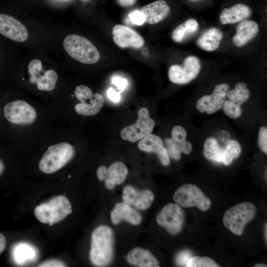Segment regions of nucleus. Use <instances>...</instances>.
Returning <instances> with one entry per match:
<instances>
[{
	"mask_svg": "<svg viewBox=\"0 0 267 267\" xmlns=\"http://www.w3.org/2000/svg\"><path fill=\"white\" fill-rule=\"evenodd\" d=\"M113 232L105 225L96 228L91 234L89 258L91 262L97 267L108 265L113 256Z\"/></svg>",
	"mask_w": 267,
	"mask_h": 267,
	"instance_id": "f257e3e1",
	"label": "nucleus"
},
{
	"mask_svg": "<svg viewBox=\"0 0 267 267\" xmlns=\"http://www.w3.org/2000/svg\"><path fill=\"white\" fill-rule=\"evenodd\" d=\"M34 213L40 222L52 225L72 213V205L66 197L58 195L37 206Z\"/></svg>",
	"mask_w": 267,
	"mask_h": 267,
	"instance_id": "f03ea898",
	"label": "nucleus"
},
{
	"mask_svg": "<svg viewBox=\"0 0 267 267\" xmlns=\"http://www.w3.org/2000/svg\"><path fill=\"white\" fill-rule=\"evenodd\" d=\"M75 149L68 142H61L48 147L39 162L40 170L49 174L56 172L73 157Z\"/></svg>",
	"mask_w": 267,
	"mask_h": 267,
	"instance_id": "7ed1b4c3",
	"label": "nucleus"
},
{
	"mask_svg": "<svg viewBox=\"0 0 267 267\" xmlns=\"http://www.w3.org/2000/svg\"><path fill=\"white\" fill-rule=\"evenodd\" d=\"M63 46L67 53L75 60L85 64H94L100 59L96 47L86 38L70 34L63 41Z\"/></svg>",
	"mask_w": 267,
	"mask_h": 267,
	"instance_id": "20e7f679",
	"label": "nucleus"
},
{
	"mask_svg": "<svg viewBox=\"0 0 267 267\" xmlns=\"http://www.w3.org/2000/svg\"><path fill=\"white\" fill-rule=\"evenodd\" d=\"M256 212L255 206L251 202L238 204L225 211L223 224L233 233L241 235L245 225L254 219Z\"/></svg>",
	"mask_w": 267,
	"mask_h": 267,
	"instance_id": "39448f33",
	"label": "nucleus"
},
{
	"mask_svg": "<svg viewBox=\"0 0 267 267\" xmlns=\"http://www.w3.org/2000/svg\"><path fill=\"white\" fill-rule=\"evenodd\" d=\"M174 200L183 207H196L205 212L211 205V200L196 185L186 184L178 187L173 195Z\"/></svg>",
	"mask_w": 267,
	"mask_h": 267,
	"instance_id": "423d86ee",
	"label": "nucleus"
},
{
	"mask_svg": "<svg viewBox=\"0 0 267 267\" xmlns=\"http://www.w3.org/2000/svg\"><path fill=\"white\" fill-rule=\"evenodd\" d=\"M138 119L135 123L123 128L120 136L124 140L134 142L151 134L155 126V121L151 118L148 109L141 108L137 112Z\"/></svg>",
	"mask_w": 267,
	"mask_h": 267,
	"instance_id": "0eeeda50",
	"label": "nucleus"
},
{
	"mask_svg": "<svg viewBox=\"0 0 267 267\" xmlns=\"http://www.w3.org/2000/svg\"><path fill=\"white\" fill-rule=\"evenodd\" d=\"M3 112L5 119L14 124H30L37 118L35 109L23 100H15L8 103L4 106Z\"/></svg>",
	"mask_w": 267,
	"mask_h": 267,
	"instance_id": "6e6552de",
	"label": "nucleus"
},
{
	"mask_svg": "<svg viewBox=\"0 0 267 267\" xmlns=\"http://www.w3.org/2000/svg\"><path fill=\"white\" fill-rule=\"evenodd\" d=\"M158 224L165 228L170 233L177 234L181 230L184 222V213L177 203L165 205L156 217Z\"/></svg>",
	"mask_w": 267,
	"mask_h": 267,
	"instance_id": "1a4fd4ad",
	"label": "nucleus"
},
{
	"mask_svg": "<svg viewBox=\"0 0 267 267\" xmlns=\"http://www.w3.org/2000/svg\"><path fill=\"white\" fill-rule=\"evenodd\" d=\"M201 69L199 59L194 56H189L185 58L182 66L172 65L168 71L170 80L177 84H187L198 75Z\"/></svg>",
	"mask_w": 267,
	"mask_h": 267,
	"instance_id": "9d476101",
	"label": "nucleus"
},
{
	"mask_svg": "<svg viewBox=\"0 0 267 267\" xmlns=\"http://www.w3.org/2000/svg\"><path fill=\"white\" fill-rule=\"evenodd\" d=\"M43 70L40 60L35 59L31 60L28 65L30 81L33 84H36L40 90L51 91L55 88L57 80V73L53 70H48L42 75Z\"/></svg>",
	"mask_w": 267,
	"mask_h": 267,
	"instance_id": "9b49d317",
	"label": "nucleus"
},
{
	"mask_svg": "<svg viewBox=\"0 0 267 267\" xmlns=\"http://www.w3.org/2000/svg\"><path fill=\"white\" fill-rule=\"evenodd\" d=\"M229 89L227 84L217 85L211 95H204L198 99L196 103L198 111L211 114L220 110L222 107Z\"/></svg>",
	"mask_w": 267,
	"mask_h": 267,
	"instance_id": "f8f14e48",
	"label": "nucleus"
},
{
	"mask_svg": "<svg viewBox=\"0 0 267 267\" xmlns=\"http://www.w3.org/2000/svg\"><path fill=\"white\" fill-rule=\"evenodd\" d=\"M128 173L126 165L122 162H115L108 168L101 165L96 170L97 178L105 181L106 187L113 189L116 184L122 183L125 180Z\"/></svg>",
	"mask_w": 267,
	"mask_h": 267,
	"instance_id": "ddd939ff",
	"label": "nucleus"
},
{
	"mask_svg": "<svg viewBox=\"0 0 267 267\" xmlns=\"http://www.w3.org/2000/svg\"><path fill=\"white\" fill-rule=\"evenodd\" d=\"M0 34L18 42L25 41L28 37L25 26L15 18L5 14H0Z\"/></svg>",
	"mask_w": 267,
	"mask_h": 267,
	"instance_id": "4468645a",
	"label": "nucleus"
},
{
	"mask_svg": "<svg viewBox=\"0 0 267 267\" xmlns=\"http://www.w3.org/2000/svg\"><path fill=\"white\" fill-rule=\"evenodd\" d=\"M113 40L119 47L141 48L144 41L141 35L132 29L120 24L115 25L112 30Z\"/></svg>",
	"mask_w": 267,
	"mask_h": 267,
	"instance_id": "2eb2a0df",
	"label": "nucleus"
},
{
	"mask_svg": "<svg viewBox=\"0 0 267 267\" xmlns=\"http://www.w3.org/2000/svg\"><path fill=\"white\" fill-rule=\"evenodd\" d=\"M122 198L126 203L133 205L136 209L144 210L151 206L154 195L149 190L138 191L131 185H127L123 188Z\"/></svg>",
	"mask_w": 267,
	"mask_h": 267,
	"instance_id": "dca6fc26",
	"label": "nucleus"
},
{
	"mask_svg": "<svg viewBox=\"0 0 267 267\" xmlns=\"http://www.w3.org/2000/svg\"><path fill=\"white\" fill-rule=\"evenodd\" d=\"M138 147L142 151L156 154L163 165L170 164L169 156L159 136L151 134H148L139 141Z\"/></svg>",
	"mask_w": 267,
	"mask_h": 267,
	"instance_id": "f3484780",
	"label": "nucleus"
},
{
	"mask_svg": "<svg viewBox=\"0 0 267 267\" xmlns=\"http://www.w3.org/2000/svg\"><path fill=\"white\" fill-rule=\"evenodd\" d=\"M171 9L164 0H158L143 6L141 10L146 23L157 24L166 18Z\"/></svg>",
	"mask_w": 267,
	"mask_h": 267,
	"instance_id": "a211bd4d",
	"label": "nucleus"
},
{
	"mask_svg": "<svg viewBox=\"0 0 267 267\" xmlns=\"http://www.w3.org/2000/svg\"><path fill=\"white\" fill-rule=\"evenodd\" d=\"M110 217L112 222L115 224L125 220L132 224L138 225L142 221L140 214L125 202L116 204L110 213Z\"/></svg>",
	"mask_w": 267,
	"mask_h": 267,
	"instance_id": "6ab92c4d",
	"label": "nucleus"
},
{
	"mask_svg": "<svg viewBox=\"0 0 267 267\" xmlns=\"http://www.w3.org/2000/svg\"><path fill=\"white\" fill-rule=\"evenodd\" d=\"M259 26L255 21L243 20L236 27V33L232 38L233 44L241 47L253 39L258 34Z\"/></svg>",
	"mask_w": 267,
	"mask_h": 267,
	"instance_id": "aec40b11",
	"label": "nucleus"
},
{
	"mask_svg": "<svg viewBox=\"0 0 267 267\" xmlns=\"http://www.w3.org/2000/svg\"><path fill=\"white\" fill-rule=\"evenodd\" d=\"M252 13L251 8L242 3L236 4L229 8H224L220 16L222 24H234L245 20Z\"/></svg>",
	"mask_w": 267,
	"mask_h": 267,
	"instance_id": "412c9836",
	"label": "nucleus"
},
{
	"mask_svg": "<svg viewBox=\"0 0 267 267\" xmlns=\"http://www.w3.org/2000/svg\"><path fill=\"white\" fill-rule=\"evenodd\" d=\"M131 264L140 267H158L159 263L156 258L148 250L136 247L131 250L127 256Z\"/></svg>",
	"mask_w": 267,
	"mask_h": 267,
	"instance_id": "4be33fe9",
	"label": "nucleus"
},
{
	"mask_svg": "<svg viewBox=\"0 0 267 267\" xmlns=\"http://www.w3.org/2000/svg\"><path fill=\"white\" fill-rule=\"evenodd\" d=\"M104 104V98L99 93L92 96L75 106L76 112L79 115L91 116L99 112Z\"/></svg>",
	"mask_w": 267,
	"mask_h": 267,
	"instance_id": "5701e85b",
	"label": "nucleus"
},
{
	"mask_svg": "<svg viewBox=\"0 0 267 267\" xmlns=\"http://www.w3.org/2000/svg\"><path fill=\"white\" fill-rule=\"evenodd\" d=\"M222 37L223 34L219 29L211 28L198 39L197 44L205 50L214 51L219 47Z\"/></svg>",
	"mask_w": 267,
	"mask_h": 267,
	"instance_id": "b1692460",
	"label": "nucleus"
},
{
	"mask_svg": "<svg viewBox=\"0 0 267 267\" xmlns=\"http://www.w3.org/2000/svg\"><path fill=\"white\" fill-rule=\"evenodd\" d=\"M171 134V139L178 150L185 154L190 153L192 146L186 140L187 133L185 129L180 126H176L173 128Z\"/></svg>",
	"mask_w": 267,
	"mask_h": 267,
	"instance_id": "393cba45",
	"label": "nucleus"
},
{
	"mask_svg": "<svg viewBox=\"0 0 267 267\" xmlns=\"http://www.w3.org/2000/svg\"><path fill=\"white\" fill-rule=\"evenodd\" d=\"M198 27V23L196 20L189 19L175 29L172 33V39L176 43H180L187 37L195 33Z\"/></svg>",
	"mask_w": 267,
	"mask_h": 267,
	"instance_id": "a878e982",
	"label": "nucleus"
},
{
	"mask_svg": "<svg viewBox=\"0 0 267 267\" xmlns=\"http://www.w3.org/2000/svg\"><path fill=\"white\" fill-rule=\"evenodd\" d=\"M224 148L214 137L208 138L204 145V155L206 158L217 163H222Z\"/></svg>",
	"mask_w": 267,
	"mask_h": 267,
	"instance_id": "bb28decb",
	"label": "nucleus"
},
{
	"mask_svg": "<svg viewBox=\"0 0 267 267\" xmlns=\"http://www.w3.org/2000/svg\"><path fill=\"white\" fill-rule=\"evenodd\" d=\"M250 94V90L247 88V85L239 82L235 85L234 89L227 91L226 97L228 100L241 106L248 99Z\"/></svg>",
	"mask_w": 267,
	"mask_h": 267,
	"instance_id": "cd10ccee",
	"label": "nucleus"
},
{
	"mask_svg": "<svg viewBox=\"0 0 267 267\" xmlns=\"http://www.w3.org/2000/svg\"><path fill=\"white\" fill-rule=\"evenodd\" d=\"M241 147L239 142L234 139L229 140L224 148L222 163L228 166L240 155Z\"/></svg>",
	"mask_w": 267,
	"mask_h": 267,
	"instance_id": "c85d7f7f",
	"label": "nucleus"
},
{
	"mask_svg": "<svg viewBox=\"0 0 267 267\" xmlns=\"http://www.w3.org/2000/svg\"><path fill=\"white\" fill-rule=\"evenodd\" d=\"M186 267H218L220 266L213 259L207 257H191L187 261Z\"/></svg>",
	"mask_w": 267,
	"mask_h": 267,
	"instance_id": "c756f323",
	"label": "nucleus"
},
{
	"mask_svg": "<svg viewBox=\"0 0 267 267\" xmlns=\"http://www.w3.org/2000/svg\"><path fill=\"white\" fill-rule=\"evenodd\" d=\"M222 108L224 114L230 118L236 119L241 115V106L235 102L228 100H225Z\"/></svg>",
	"mask_w": 267,
	"mask_h": 267,
	"instance_id": "7c9ffc66",
	"label": "nucleus"
},
{
	"mask_svg": "<svg viewBox=\"0 0 267 267\" xmlns=\"http://www.w3.org/2000/svg\"><path fill=\"white\" fill-rule=\"evenodd\" d=\"M77 98L81 102L90 98L92 94L91 89L85 85L78 86L75 90Z\"/></svg>",
	"mask_w": 267,
	"mask_h": 267,
	"instance_id": "2f4dec72",
	"label": "nucleus"
},
{
	"mask_svg": "<svg viewBox=\"0 0 267 267\" xmlns=\"http://www.w3.org/2000/svg\"><path fill=\"white\" fill-rule=\"evenodd\" d=\"M30 249L26 246H19L18 247H17L14 251V257L17 261L16 262H21L22 260L23 261L29 259V257L31 255H33L32 253L33 251Z\"/></svg>",
	"mask_w": 267,
	"mask_h": 267,
	"instance_id": "473e14b6",
	"label": "nucleus"
},
{
	"mask_svg": "<svg viewBox=\"0 0 267 267\" xmlns=\"http://www.w3.org/2000/svg\"><path fill=\"white\" fill-rule=\"evenodd\" d=\"M165 142L166 146V149L169 156H170L171 157H172L175 160H179L181 157V152L174 144L171 139L169 138H167L165 139Z\"/></svg>",
	"mask_w": 267,
	"mask_h": 267,
	"instance_id": "72a5a7b5",
	"label": "nucleus"
},
{
	"mask_svg": "<svg viewBox=\"0 0 267 267\" xmlns=\"http://www.w3.org/2000/svg\"><path fill=\"white\" fill-rule=\"evenodd\" d=\"M258 144L263 152L267 153V128L262 127L259 130L258 135Z\"/></svg>",
	"mask_w": 267,
	"mask_h": 267,
	"instance_id": "f704fd0d",
	"label": "nucleus"
},
{
	"mask_svg": "<svg viewBox=\"0 0 267 267\" xmlns=\"http://www.w3.org/2000/svg\"><path fill=\"white\" fill-rule=\"evenodd\" d=\"M130 20L134 24L141 25L145 21V17L141 11L135 10L129 15Z\"/></svg>",
	"mask_w": 267,
	"mask_h": 267,
	"instance_id": "c9c22d12",
	"label": "nucleus"
},
{
	"mask_svg": "<svg viewBox=\"0 0 267 267\" xmlns=\"http://www.w3.org/2000/svg\"><path fill=\"white\" fill-rule=\"evenodd\" d=\"M190 251L185 250L178 253L176 257V263L179 266L185 267L188 260L191 257Z\"/></svg>",
	"mask_w": 267,
	"mask_h": 267,
	"instance_id": "e433bc0d",
	"label": "nucleus"
},
{
	"mask_svg": "<svg viewBox=\"0 0 267 267\" xmlns=\"http://www.w3.org/2000/svg\"><path fill=\"white\" fill-rule=\"evenodd\" d=\"M112 83L117 87L121 91L124 90L127 86L126 79L119 77H115L112 79Z\"/></svg>",
	"mask_w": 267,
	"mask_h": 267,
	"instance_id": "4c0bfd02",
	"label": "nucleus"
},
{
	"mask_svg": "<svg viewBox=\"0 0 267 267\" xmlns=\"http://www.w3.org/2000/svg\"><path fill=\"white\" fill-rule=\"evenodd\" d=\"M107 95L109 99L114 102H118L121 99L119 92L115 91L112 88H110L107 91Z\"/></svg>",
	"mask_w": 267,
	"mask_h": 267,
	"instance_id": "58836bf2",
	"label": "nucleus"
},
{
	"mask_svg": "<svg viewBox=\"0 0 267 267\" xmlns=\"http://www.w3.org/2000/svg\"><path fill=\"white\" fill-rule=\"evenodd\" d=\"M66 266L65 264L62 263V262H60L59 261L57 260H50L44 262L42 264H41L38 267H65Z\"/></svg>",
	"mask_w": 267,
	"mask_h": 267,
	"instance_id": "ea45409f",
	"label": "nucleus"
},
{
	"mask_svg": "<svg viewBox=\"0 0 267 267\" xmlns=\"http://www.w3.org/2000/svg\"><path fill=\"white\" fill-rule=\"evenodd\" d=\"M118 3L123 7H129L134 5L137 0H117Z\"/></svg>",
	"mask_w": 267,
	"mask_h": 267,
	"instance_id": "a19ab883",
	"label": "nucleus"
},
{
	"mask_svg": "<svg viewBox=\"0 0 267 267\" xmlns=\"http://www.w3.org/2000/svg\"><path fill=\"white\" fill-rule=\"evenodd\" d=\"M6 246V239L4 236L0 233V254L4 250Z\"/></svg>",
	"mask_w": 267,
	"mask_h": 267,
	"instance_id": "79ce46f5",
	"label": "nucleus"
},
{
	"mask_svg": "<svg viewBox=\"0 0 267 267\" xmlns=\"http://www.w3.org/2000/svg\"><path fill=\"white\" fill-rule=\"evenodd\" d=\"M5 169L4 165L2 161L0 159V176L2 174Z\"/></svg>",
	"mask_w": 267,
	"mask_h": 267,
	"instance_id": "37998d69",
	"label": "nucleus"
},
{
	"mask_svg": "<svg viewBox=\"0 0 267 267\" xmlns=\"http://www.w3.org/2000/svg\"><path fill=\"white\" fill-rule=\"evenodd\" d=\"M267 223H266L265 225V229H264V235H265V240L266 241V243H267Z\"/></svg>",
	"mask_w": 267,
	"mask_h": 267,
	"instance_id": "c03bdc74",
	"label": "nucleus"
},
{
	"mask_svg": "<svg viewBox=\"0 0 267 267\" xmlns=\"http://www.w3.org/2000/svg\"><path fill=\"white\" fill-rule=\"evenodd\" d=\"M254 267H267V266L266 264H256Z\"/></svg>",
	"mask_w": 267,
	"mask_h": 267,
	"instance_id": "a18cd8bd",
	"label": "nucleus"
},
{
	"mask_svg": "<svg viewBox=\"0 0 267 267\" xmlns=\"http://www.w3.org/2000/svg\"></svg>",
	"mask_w": 267,
	"mask_h": 267,
	"instance_id": "49530a36",
	"label": "nucleus"
},
{
	"mask_svg": "<svg viewBox=\"0 0 267 267\" xmlns=\"http://www.w3.org/2000/svg\"></svg>",
	"mask_w": 267,
	"mask_h": 267,
	"instance_id": "de8ad7c7",
	"label": "nucleus"
}]
</instances>
